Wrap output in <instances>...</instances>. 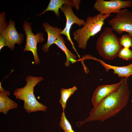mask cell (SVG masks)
Masks as SVG:
<instances>
[{
    "instance_id": "20",
    "label": "cell",
    "mask_w": 132,
    "mask_h": 132,
    "mask_svg": "<svg viewBox=\"0 0 132 132\" xmlns=\"http://www.w3.org/2000/svg\"><path fill=\"white\" fill-rule=\"evenodd\" d=\"M5 12L0 14V33H1L7 27L8 24L6 21Z\"/></svg>"
},
{
    "instance_id": "10",
    "label": "cell",
    "mask_w": 132,
    "mask_h": 132,
    "mask_svg": "<svg viewBox=\"0 0 132 132\" xmlns=\"http://www.w3.org/2000/svg\"><path fill=\"white\" fill-rule=\"evenodd\" d=\"M119 82L113 84L98 86L95 90L91 99L94 107H96L101 102L120 85Z\"/></svg>"
},
{
    "instance_id": "17",
    "label": "cell",
    "mask_w": 132,
    "mask_h": 132,
    "mask_svg": "<svg viewBox=\"0 0 132 132\" xmlns=\"http://www.w3.org/2000/svg\"><path fill=\"white\" fill-rule=\"evenodd\" d=\"M60 118L59 125L65 132H75L73 130L70 123L67 119L64 112H62L61 113Z\"/></svg>"
},
{
    "instance_id": "3",
    "label": "cell",
    "mask_w": 132,
    "mask_h": 132,
    "mask_svg": "<svg viewBox=\"0 0 132 132\" xmlns=\"http://www.w3.org/2000/svg\"><path fill=\"white\" fill-rule=\"evenodd\" d=\"M110 16L99 13L94 16L88 17L83 26L73 33L74 39L77 42L78 47L83 50L85 49L90 38L101 31L104 24V21Z\"/></svg>"
},
{
    "instance_id": "4",
    "label": "cell",
    "mask_w": 132,
    "mask_h": 132,
    "mask_svg": "<svg viewBox=\"0 0 132 132\" xmlns=\"http://www.w3.org/2000/svg\"><path fill=\"white\" fill-rule=\"evenodd\" d=\"M122 46L119 38L110 27L105 28L98 38L96 48L100 56L107 60H112L118 56Z\"/></svg>"
},
{
    "instance_id": "13",
    "label": "cell",
    "mask_w": 132,
    "mask_h": 132,
    "mask_svg": "<svg viewBox=\"0 0 132 132\" xmlns=\"http://www.w3.org/2000/svg\"><path fill=\"white\" fill-rule=\"evenodd\" d=\"M42 25L47 34L48 38L46 43L43 45L42 49L44 52H47L50 46L55 43L61 35L60 33L63 30L52 26L47 22L43 23Z\"/></svg>"
},
{
    "instance_id": "7",
    "label": "cell",
    "mask_w": 132,
    "mask_h": 132,
    "mask_svg": "<svg viewBox=\"0 0 132 132\" xmlns=\"http://www.w3.org/2000/svg\"><path fill=\"white\" fill-rule=\"evenodd\" d=\"M132 6L131 0H96L93 8L101 14L110 15L112 13L117 14L121 10L131 7Z\"/></svg>"
},
{
    "instance_id": "9",
    "label": "cell",
    "mask_w": 132,
    "mask_h": 132,
    "mask_svg": "<svg viewBox=\"0 0 132 132\" xmlns=\"http://www.w3.org/2000/svg\"><path fill=\"white\" fill-rule=\"evenodd\" d=\"M6 41V46L11 50H14L15 44H21L24 39V34L19 33L15 26V22L11 19L9 21L7 28L1 33Z\"/></svg>"
},
{
    "instance_id": "18",
    "label": "cell",
    "mask_w": 132,
    "mask_h": 132,
    "mask_svg": "<svg viewBox=\"0 0 132 132\" xmlns=\"http://www.w3.org/2000/svg\"><path fill=\"white\" fill-rule=\"evenodd\" d=\"M120 44L123 47L129 48L132 47V38L128 34H124L119 38Z\"/></svg>"
},
{
    "instance_id": "14",
    "label": "cell",
    "mask_w": 132,
    "mask_h": 132,
    "mask_svg": "<svg viewBox=\"0 0 132 132\" xmlns=\"http://www.w3.org/2000/svg\"><path fill=\"white\" fill-rule=\"evenodd\" d=\"M10 95L8 91L4 89L0 91V112L6 114L10 110L15 109L18 107L17 104L10 99L8 96Z\"/></svg>"
},
{
    "instance_id": "5",
    "label": "cell",
    "mask_w": 132,
    "mask_h": 132,
    "mask_svg": "<svg viewBox=\"0 0 132 132\" xmlns=\"http://www.w3.org/2000/svg\"><path fill=\"white\" fill-rule=\"evenodd\" d=\"M108 23L116 33L120 34L125 32L132 36V12L127 8L121 10Z\"/></svg>"
},
{
    "instance_id": "16",
    "label": "cell",
    "mask_w": 132,
    "mask_h": 132,
    "mask_svg": "<svg viewBox=\"0 0 132 132\" xmlns=\"http://www.w3.org/2000/svg\"><path fill=\"white\" fill-rule=\"evenodd\" d=\"M77 89V87L75 86L69 88H62L61 89V97L59 101L62 106L63 112H64L66 102L68 99L74 94Z\"/></svg>"
},
{
    "instance_id": "1",
    "label": "cell",
    "mask_w": 132,
    "mask_h": 132,
    "mask_svg": "<svg viewBox=\"0 0 132 132\" xmlns=\"http://www.w3.org/2000/svg\"><path fill=\"white\" fill-rule=\"evenodd\" d=\"M127 78H122L119 86L105 98L96 107L90 110L87 118L78 122L80 126L87 122L104 121L114 117L127 105L129 100L130 91Z\"/></svg>"
},
{
    "instance_id": "21",
    "label": "cell",
    "mask_w": 132,
    "mask_h": 132,
    "mask_svg": "<svg viewBox=\"0 0 132 132\" xmlns=\"http://www.w3.org/2000/svg\"><path fill=\"white\" fill-rule=\"evenodd\" d=\"M6 46V41L4 37L1 34L0 35V50Z\"/></svg>"
},
{
    "instance_id": "12",
    "label": "cell",
    "mask_w": 132,
    "mask_h": 132,
    "mask_svg": "<svg viewBox=\"0 0 132 132\" xmlns=\"http://www.w3.org/2000/svg\"><path fill=\"white\" fill-rule=\"evenodd\" d=\"M89 58L95 60L99 62L107 72H108L110 69L112 70L114 73L117 74L119 77L128 78L132 75V63L127 66H119L107 64L101 60L98 59L91 56H90Z\"/></svg>"
},
{
    "instance_id": "15",
    "label": "cell",
    "mask_w": 132,
    "mask_h": 132,
    "mask_svg": "<svg viewBox=\"0 0 132 132\" xmlns=\"http://www.w3.org/2000/svg\"><path fill=\"white\" fill-rule=\"evenodd\" d=\"M66 43L63 38L61 35L56 40L54 44L62 50L65 54L66 61L65 63V65L66 66H68L70 65V62L73 63L76 62L77 57L67 49L65 45Z\"/></svg>"
},
{
    "instance_id": "2",
    "label": "cell",
    "mask_w": 132,
    "mask_h": 132,
    "mask_svg": "<svg viewBox=\"0 0 132 132\" xmlns=\"http://www.w3.org/2000/svg\"><path fill=\"white\" fill-rule=\"evenodd\" d=\"M43 79L41 77L27 76L24 86L17 88L14 91L16 98L23 101V108L28 113L40 111H45L47 109V107L37 100L34 94V87Z\"/></svg>"
},
{
    "instance_id": "8",
    "label": "cell",
    "mask_w": 132,
    "mask_h": 132,
    "mask_svg": "<svg viewBox=\"0 0 132 132\" xmlns=\"http://www.w3.org/2000/svg\"><path fill=\"white\" fill-rule=\"evenodd\" d=\"M60 9L63 12L66 18V22L65 27L60 33V34L65 35L67 40L69 41L72 45V48L76 52L78 57L79 55L77 52L73 43L70 37V31L73 25L76 24L79 26H84L86 23L84 20L78 18L74 13L72 10V7L65 4L61 7Z\"/></svg>"
},
{
    "instance_id": "19",
    "label": "cell",
    "mask_w": 132,
    "mask_h": 132,
    "mask_svg": "<svg viewBox=\"0 0 132 132\" xmlns=\"http://www.w3.org/2000/svg\"><path fill=\"white\" fill-rule=\"evenodd\" d=\"M118 56L126 61L132 59V50L129 48L123 47L119 52Z\"/></svg>"
},
{
    "instance_id": "11",
    "label": "cell",
    "mask_w": 132,
    "mask_h": 132,
    "mask_svg": "<svg viewBox=\"0 0 132 132\" xmlns=\"http://www.w3.org/2000/svg\"><path fill=\"white\" fill-rule=\"evenodd\" d=\"M81 2L80 0H51L46 9L36 16L44 14L48 11H53L58 17H60L59 9L64 4H66L72 7H75L77 10L79 8Z\"/></svg>"
},
{
    "instance_id": "6",
    "label": "cell",
    "mask_w": 132,
    "mask_h": 132,
    "mask_svg": "<svg viewBox=\"0 0 132 132\" xmlns=\"http://www.w3.org/2000/svg\"><path fill=\"white\" fill-rule=\"evenodd\" d=\"M30 23L24 20L23 25V30L26 35V44L23 51H31L33 53L35 64L37 65L40 62L37 52V44L38 43H41L44 40L42 32L34 34L32 31L31 24Z\"/></svg>"
},
{
    "instance_id": "22",
    "label": "cell",
    "mask_w": 132,
    "mask_h": 132,
    "mask_svg": "<svg viewBox=\"0 0 132 132\" xmlns=\"http://www.w3.org/2000/svg\"></svg>"
}]
</instances>
